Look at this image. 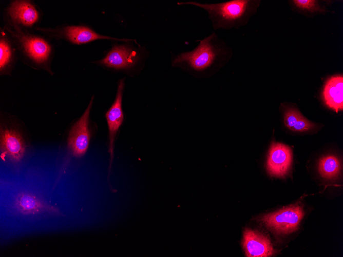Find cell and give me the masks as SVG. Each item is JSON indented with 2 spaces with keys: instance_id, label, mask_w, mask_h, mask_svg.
<instances>
[{
  "instance_id": "5bb4252c",
  "label": "cell",
  "mask_w": 343,
  "mask_h": 257,
  "mask_svg": "<svg viewBox=\"0 0 343 257\" xmlns=\"http://www.w3.org/2000/svg\"><path fill=\"white\" fill-rule=\"evenodd\" d=\"M325 104L336 113L343 109V76H333L325 83L322 91Z\"/></svg>"
},
{
  "instance_id": "7a4b0ae2",
  "label": "cell",
  "mask_w": 343,
  "mask_h": 257,
  "mask_svg": "<svg viewBox=\"0 0 343 257\" xmlns=\"http://www.w3.org/2000/svg\"><path fill=\"white\" fill-rule=\"evenodd\" d=\"M178 5H193L205 10L213 29H229L245 24L255 12L258 2L250 0H232L208 4L198 2L178 3Z\"/></svg>"
},
{
  "instance_id": "ac0fdd59",
  "label": "cell",
  "mask_w": 343,
  "mask_h": 257,
  "mask_svg": "<svg viewBox=\"0 0 343 257\" xmlns=\"http://www.w3.org/2000/svg\"><path fill=\"white\" fill-rule=\"evenodd\" d=\"M293 2L295 6L300 9L308 10L312 12L323 11L317 1L294 0Z\"/></svg>"
},
{
  "instance_id": "7c38bea8",
  "label": "cell",
  "mask_w": 343,
  "mask_h": 257,
  "mask_svg": "<svg viewBox=\"0 0 343 257\" xmlns=\"http://www.w3.org/2000/svg\"><path fill=\"white\" fill-rule=\"evenodd\" d=\"M139 59L138 54L135 50L126 46L117 45L98 63L109 68L124 69L134 66Z\"/></svg>"
},
{
  "instance_id": "4fadbf2b",
  "label": "cell",
  "mask_w": 343,
  "mask_h": 257,
  "mask_svg": "<svg viewBox=\"0 0 343 257\" xmlns=\"http://www.w3.org/2000/svg\"><path fill=\"white\" fill-rule=\"evenodd\" d=\"M58 35L74 44L82 45L99 39H112L127 41L129 39H118L96 32L84 26H67L58 30Z\"/></svg>"
},
{
  "instance_id": "52a82bcc",
  "label": "cell",
  "mask_w": 343,
  "mask_h": 257,
  "mask_svg": "<svg viewBox=\"0 0 343 257\" xmlns=\"http://www.w3.org/2000/svg\"><path fill=\"white\" fill-rule=\"evenodd\" d=\"M291 149L280 143H273L269 150L266 162L268 173L272 176H284L289 170L292 163Z\"/></svg>"
},
{
  "instance_id": "ba28073f",
  "label": "cell",
  "mask_w": 343,
  "mask_h": 257,
  "mask_svg": "<svg viewBox=\"0 0 343 257\" xmlns=\"http://www.w3.org/2000/svg\"><path fill=\"white\" fill-rule=\"evenodd\" d=\"M0 147L3 159L6 157L12 163H17L24 155L26 144L17 130L5 128L1 129Z\"/></svg>"
},
{
  "instance_id": "8fae6325",
  "label": "cell",
  "mask_w": 343,
  "mask_h": 257,
  "mask_svg": "<svg viewBox=\"0 0 343 257\" xmlns=\"http://www.w3.org/2000/svg\"><path fill=\"white\" fill-rule=\"evenodd\" d=\"M242 246L247 257L271 256L275 252L266 236L250 229H246L243 232Z\"/></svg>"
},
{
  "instance_id": "9a60e30c",
  "label": "cell",
  "mask_w": 343,
  "mask_h": 257,
  "mask_svg": "<svg viewBox=\"0 0 343 257\" xmlns=\"http://www.w3.org/2000/svg\"><path fill=\"white\" fill-rule=\"evenodd\" d=\"M15 60V51L11 43L4 32L0 38V71L5 74L10 68Z\"/></svg>"
},
{
  "instance_id": "6da1fadb",
  "label": "cell",
  "mask_w": 343,
  "mask_h": 257,
  "mask_svg": "<svg viewBox=\"0 0 343 257\" xmlns=\"http://www.w3.org/2000/svg\"><path fill=\"white\" fill-rule=\"evenodd\" d=\"M198 41L192 50L174 56L172 64L200 76L213 74L228 61L231 51L215 32Z\"/></svg>"
},
{
  "instance_id": "5b68a950",
  "label": "cell",
  "mask_w": 343,
  "mask_h": 257,
  "mask_svg": "<svg viewBox=\"0 0 343 257\" xmlns=\"http://www.w3.org/2000/svg\"><path fill=\"white\" fill-rule=\"evenodd\" d=\"M94 96L80 119L70 130L67 141L69 153L75 157L84 155L88 148L90 133L89 129V118ZM68 153V154H69Z\"/></svg>"
},
{
  "instance_id": "3957f363",
  "label": "cell",
  "mask_w": 343,
  "mask_h": 257,
  "mask_svg": "<svg viewBox=\"0 0 343 257\" xmlns=\"http://www.w3.org/2000/svg\"><path fill=\"white\" fill-rule=\"evenodd\" d=\"M8 30L27 58L39 66L47 65L52 55V48L46 40L39 36L23 32L17 28Z\"/></svg>"
},
{
  "instance_id": "d6986e66",
  "label": "cell",
  "mask_w": 343,
  "mask_h": 257,
  "mask_svg": "<svg viewBox=\"0 0 343 257\" xmlns=\"http://www.w3.org/2000/svg\"><path fill=\"white\" fill-rule=\"evenodd\" d=\"M314 127L315 124L302 115L291 130L296 132H304L312 129Z\"/></svg>"
},
{
  "instance_id": "277c9868",
  "label": "cell",
  "mask_w": 343,
  "mask_h": 257,
  "mask_svg": "<svg viewBox=\"0 0 343 257\" xmlns=\"http://www.w3.org/2000/svg\"><path fill=\"white\" fill-rule=\"evenodd\" d=\"M303 216L300 206L292 205L265 214L260 220L276 233L289 234L297 229Z\"/></svg>"
},
{
  "instance_id": "8992f818",
  "label": "cell",
  "mask_w": 343,
  "mask_h": 257,
  "mask_svg": "<svg viewBox=\"0 0 343 257\" xmlns=\"http://www.w3.org/2000/svg\"><path fill=\"white\" fill-rule=\"evenodd\" d=\"M8 17L15 26L31 28L39 22V11L35 5L28 1H14L8 6L7 10Z\"/></svg>"
},
{
  "instance_id": "30bf717a",
  "label": "cell",
  "mask_w": 343,
  "mask_h": 257,
  "mask_svg": "<svg viewBox=\"0 0 343 257\" xmlns=\"http://www.w3.org/2000/svg\"><path fill=\"white\" fill-rule=\"evenodd\" d=\"M13 209L17 213L23 215L48 213L63 215L58 207L51 206L36 195L29 192H21L15 199Z\"/></svg>"
},
{
  "instance_id": "9c48e42d",
  "label": "cell",
  "mask_w": 343,
  "mask_h": 257,
  "mask_svg": "<svg viewBox=\"0 0 343 257\" xmlns=\"http://www.w3.org/2000/svg\"><path fill=\"white\" fill-rule=\"evenodd\" d=\"M124 87V80H121L118 84L116 97L112 105L106 112V118L109 131V150L110 154V162L109 167V175L112 163L113 156V148L115 139L117 131L124 120V115L122 108L123 92Z\"/></svg>"
},
{
  "instance_id": "2e32d148",
  "label": "cell",
  "mask_w": 343,
  "mask_h": 257,
  "mask_svg": "<svg viewBox=\"0 0 343 257\" xmlns=\"http://www.w3.org/2000/svg\"><path fill=\"white\" fill-rule=\"evenodd\" d=\"M341 171L339 159L334 155H327L321 158L318 163V171L320 175L327 180L337 177Z\"/></svg>"
},
{
  "instance_id": "e0dca14e",
  "label": "cell",
  "mask_w": 343,
  "mask_h": 257,
  "mask_svg": "<svg viewBox=\"0 0 343 257\" xmlns=\"http://www.w3.org/2000/svg\"><path fill=\"white\" fill-rule=\"evenodd\" d=\"M301 115L302 114L297 109L290 108L287 109L284 115V122L285 126L291 130Z\"/></svg>"
}]
</instances>
